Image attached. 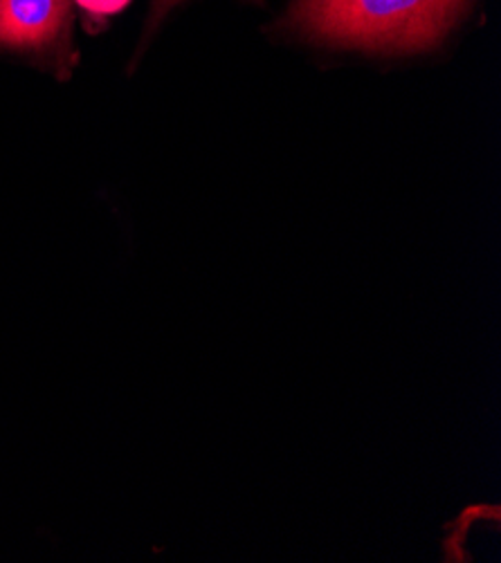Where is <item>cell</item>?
<instances>
[{"label": "cell", "instance_id": "obj_4", "mask_svg": "<svg viewBox=\"0 0 501 563\" xmlns=\"http://www.w3.org/2000/svg\"><path fill=\"white\" fill-rule=\"evenodd\" d=\"M176 3H181V0H157V10L164 12V10H170V8L176 5Z\"/></svg>", "mask_w": 501, "mask_h": 563}, {"label": "cell", "instance_id": "obj_2", "mask_svg": "<svg viewBox=\"0 0 501 563\" xmlns=\"http://www.w3.org/2000/svg\"><path fill=\"white\" fill-rule=\"evenodd\" d=\"M70 0H0V45L36 49L59 38Z\"/></svg>", "mask_w": 501, "mask_h": 563}, {"label": "cell", "instance_id": "obj_1", "mask_svg": "<svg viewBox=\"0 0 501 563\" xmlns=\"http://www.w3.org/2000/svg\"><path fill=\"white\" fill-rule=\"evenodd\" d=\"M466 0H299L293 23L340 45L421 49L455 23Z\"/></svg>", "mask_w": 501, "mask_h": 563}, {"label": "cell", "instance_id": "obj_3", "mask_svg": "<svg viewBox=\"0 0 501 563\" xmlns=\"http://www.w3.org/2000/svg\"><path fill=\"white\" fill-rule=\"evenodd\" d=\"M77 3H79L86 12H90V14L108 16V14H116V12L124 10L129 0H77Z\"/></svg>", "mask_w": 501, "mask_h": 563}]
</instances>
